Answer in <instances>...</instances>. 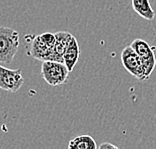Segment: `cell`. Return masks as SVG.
<instances>
[{
  "label": "cell",
  "instance_id": "4",
  "mask_svg": "<svg viewBox=\"0 0 156 149\" xmlns=\"http://www.w3.org/2000/svg\"><path fill=\"white\" fill-rule=\"evenodd\" d=\"M121 62L123 67L137 79L144 81V69L139 55L132 48V46H127L122 50Z\"/></svg>",
  "mask_w": 156,
  "mask_h": 149
},
{
  "label": "cell",
  "instance_id": "6",
  "mask_svg": "<svg viewBox=\"0 0 156 149\" xmlns=\"http://www.w3.org/2000/svg\"><path fill=\"white\" fill-rule=\"evenodd\" d=\"M56 41L53 47V52H52V61H58V62H63V56L66 51L67 47L71 41L73 37L72 34H70L67 31H59V32L55 33Z\"/></svg>",
  "mask_w": 156,
  "mask_h": 149
},
{
  "label": "cell",
  "instance_id": "9",
  "mask_svg": "<svg viewBox=\"0 0 156 149\" xmlns=\"http://www.w3.org/2000/svg\"><path fill=\"white\" fill-rule=\"evenodd\" d=\"M132 8L138 15L146 20H153L155 17V12L150 5L149 0H131Z\"/></svg>",
  "mask_w": 156,
  "mask_h": 149
},
{
  "label": "cell",
  "instance_id": "7",
  "mask_svg": "<svg viewBox=\"0 0 156 149\" xmlns=\"http://www.w3.org/2000/svg\"><path fill=\"white\" fill-rule=\"evenodd\" d=\"M53 47L49 46L46 42L42 39L41 35L34 36L32 45H31L30 54L33 58L45 61V60H51L52 57Z\"/></svg>",
  "mask_w": 156,
  "mask_h": 149
},
{
  "label": "cell",
  "instance_id": "1",
  "mask_svg": "<svg viewBox=\"0 0 156 149\" xmlns=\"http://www.w3.org/2000/svg\"><path fill=\"white\" fill-rule=\"evenodd\" d=\"M18 47V32L9 27H0V64H10Z\"/></svg>",
  "mask_w": 156,
  "mask_h": 149
},
{
  "label": "cell",
  "instance_id": "11",
  "mask_svg": "<svg viewBox=\"0 0 156 149\" xmlns=\"http://www.w3.org/2000/svg\"><path fill=\"white\" fill-rule=\"evenodd\" d=\"M98 148L99 149H104V148H113V149H117L118 147L116 146V145H113V144H111V143H102L100 146H98Z\"/></svg>",
  "mask_w": 156,
  "mask_h": 149
},
{
  "label": "cell",
  "instance_id": "3",
  "mask_svg": "<svg viewBox=\"0 0 156 149\" xmlns=\"http://www.w3.org/2000/svg\"><path fill=\"white\" fill-rule=\"evenodd\" d=\"M132 48L139 55L142 62V66L144 69V78L148 80L150 78L151 73L153 72L156 64V58L154 54V48L142 39H135L131 43Z\"/></svg>",
  "mask_w": 156,
  "mask_h": 149
},
{
  "label": "cell",
  "instance_id": "5",
  "mask_svg": "<svg viewBox=\"0 0 156 149\" xmlns=\"http://www.w3.org/2000/svg\"><path fill=\"white\" fill-rule=\"evenodd\" d=\"M24 83L20 69H8L0 65V89L11 92L18 91Z\"/></svg>",
  "mask_w": 156,
  "mask_h": 149
},
{
  "label": "cell",
  "instance_id": "8",
  "mask_svg": "<svg viewBox=\"0 0 156 149\" xmlns=\"http://www.w3.org/2000/svg\"><path fill=\"white\" fill-rule=\"evenodd\" d=\"M79 56H80L79 44H78L76 38L73 36L64 53V56H63V63L66 65L69 71H72L73 68L77 64Z\"/></svg>",
  "mask_w": 156,
  "mask_h": 149
},
{
  "label": "cell",
  "instance_id": "10",
  "mask_svg": "<svg viewBox=\"0 0 156 149\" xmlns=\"http://www.w3.org/2000/svg\"><path fill=\"white\" fill-rule=\"evenodd\" d=\"M69 149H96L97 144L89 135H80L69 141Z\"/></svg>",
  "mask_w": 156,
  "mask_h": 149
},
{
  "label": "cell",
  "instance_id": "2",
  "mask_svg": "<svg viewBox=\"0 0 156 149\" xmlns=\"http://www.w3.org/2000/svg\"><path fill=\"white\" fill-rule=\"evenodd\" d=\"M69 72L63 62L45 60L41 66V75L46 83L51 86H58L65 83Z\"/></svg>",
  "mask_w": 156,
  "mask_h": 149
}]
</instances>
